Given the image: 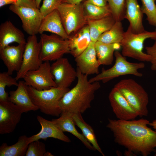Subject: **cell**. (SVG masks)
<instances>
[{"mask_svg": "<svg viewBox=\"0 0 156 156\" xmlns=\"http://www.w3.org/2000/svg\"><path fill=\"white\" fill-rule=\"evenodd\" d=\"M125 0H107L116 21H121L124 19Z\"/></svg>", "mask_w": 156, "mask_h": 156, "instance_id": "cell-32", "label": "cell"}, {"mask_svg": "<svg viewBox=\"0 0 156 156\" xmlns=\"http://www.w3.org/2000/svg\"><path fill=\"white\" fill-rule=\"evenodd\" d=\"M18 82L16 89L10 92L8 101L23 108L26 112L39 109L32 102L28 93V86L24 81H20Z\"/></svg>", "mask_w": 156, "mask_h": 156, "instance_id": "cell-22", "label": "cell"}, {"mask_svg": "<svg viewBox=\"0 0 156 156\" xmlns=\"http://www.w3.org/2000/svg\"><path fill=\"white\" fill-rule=\"evenodd\" d=\"M141 10L147 16L149 24L156 27V5L155 0H141Z\"/></svg>", "mask_w": 156, "mask_h": 156, "instance_id": "cell-31", "label": "cell"}, {"mask_svg": "<svg viewBox=\"0 0 156 156\" xmlns=\"http://www.w3.org/2000/svg\"><path fill=\"white\" fill-rule=\"evenodd\" d=\"M72 116L75 125L81 129L84 136L92 146L95 151H97L104 156L98 144L93 129L90 125L84 120L81 114L73 113L72 114Z\"/></svg>", "mask_w": 156, "mask_h": 156, "instance_id": "cell-26", "label": "cell"}, {"mask_svg": "<svg viewBox=\"0 0 156 156\" xmlns=\"http://www.w3.org/2000/svg\"><path fill=\"white\" fill-rule=\"evenodd\" d=\"M63 0H43L40 10L43 18L55 9H57Z\"/></svg>", "mask_w": 156, "mask_h": 156, "instance_id": "cell-34", "label": "cell"}, {"mask_svg": "<svg viewBox=\"0 0 156 156\" xmlns=\"http://www.w3.org/2000/svg\"><path fill=\"white\" fill-rule=\"evenodd\" d=\"M46 152L45 144L39 140L29 144L26 156H43Z\"/></svg>", "mask_w": 156, "mask_h": 156, "instance_id": "cell-33", "label": "cell"}, {"mask_svg": "<svg viewBox=\"0 0 156 156\" xmlns=\"http://www.w3.org/2000/svg\"><path fill=\"white\" fill-rule=\"evenodd\" d=\"M49 62H43L37 69L26 73L23 79L26 84L39 90L57 87Z\"/></svg>", "mask_w": 156, "mask_h": 156, "instance_id": "cell-10", "label": "cell"}, {"mask_svg": "<svg viewBox=\"0 0 156 156\" xmlns=\"http://www.w3.org/2000/svg\"><path fill=\"white\" fill-rule=\"evenodd\" d=\"M116 21L112 15L97 19H88L92 41L96 42L102 34L110 29Z\"/></svg>", "mask_w": 156, "mask_h": 156, "instance_id": "cell-24", "label": "cell"}, {"mask_svg": "<svg viewBox=\"0 0 156 156\" xmlns=\"http://www.w3.org/2000/svg\"><path fill=\"white\" fill-rule=\"evenodd\" d=\"M108 98L112 111L118 119L132 120L138 116L135 110L115 87L110 92Z\"/></svg>", "mask_w": 156, "mask_h": 156, "instance_id": "cell-14", "label": "cell"}, {"mask_svg": "<svg viewBox=\"0 0 156 156\" xmlns=\"http://www.w3.org/2000/svg\"><path fill=\"white\" fill-rule=\"evenodd\" d=\"M86 1L90 3L99 7L105 6L108 4L107 0H87Z\"/></svg>", "mask_w": 156, "mask_h": 156, "instance_id": "cell-37", "label": "cell"}, {"mask_svg": "<svg viewBox=\"0 0 156 156\" xmlns=\"http://www.w3.org/2000/svg\"><path fill=\"white\" fill-rule=\"evenodd\" d=\"M84 0H63L62 3L78 4L82 2Z\"/></svg>", "mask_w": 156, "mask_h": 156, "instance_id": "cell-39", "label": "cell"}, {"mask_svg": "<svg viewBox=\"0 0 156 156\" xmlns=\"http://www.w3.org/2000/svg\"><path fill=\"white\" fill-rule=\"evenodd\" d=\"M41 47V42L40 40L38 42L36 35L28 37L22 65L15 77L17 81L23 78L28 72L38 68L43 63L40 57Z\"/></svg>", "mask_w": 156, "mask_h": 156, "instance_id": "cell-9", "label": "cell"}, {"mask_svg": "<svg viewBox=\"0 0 156 156\" xmlns=\"http://www.w3.org/2000/svg\"><path fill=\"white\" fill-rule=\"evenodd\" d=\"M121 21H116L110 29L100 35L97 40L107 44H120L125 33Z\"/></svg>", "mask_w": 156, "mask_h": 156, "instance_id": "cell-28", "label": "cell"}, {"mask_svg": "<svg viewBox=\"0 0 156 156\" xmlns=\"http://www.w3.org/2000/svg\"><path fill=\"white\" fill-rule=\"evenodd\" d=\"M149 125L152 127L156 131V119L154 120L151 122H150Z\"/></svg>", "mask_w": 156, "mask_h": 156, "instance_id": "cell-41", "label": "cell"}, {"mask_svg": "<svg viewBox=\"0 0 156 156\" xmlns=\"http://www.w3.org/2000/svg\"><path fill=\"white\" fill-rule=\"evenodd\" d=\"M17 81L7 72L0 73V102L8 101L9 96L8 93L5 91V88L12 86H17L18 82Z\"/></svg>", "mask_w": 156, "mask_h": 156, "instance_id": "cell-30", "label": "cell"}, {"mask_svg": "<svg viewBox=\"0 0 156 156\" xmlns=\"http://www.w3.org/2000/svg\"><path fill=\"white\" fill-rule=\"evenodd\" d=\"M155 31H156V29H155Z\"/></svg>", "mask_w": 156, "mask_h": 156, "instance_id": "cell-45", "label": "cell"}, {"mask_svg": "<svg viewBox=\"0 0 156 156\" xmlns=\"http://www.w3.org/2000/svg\"><path fill=\"white\" fill-rule=\"evenodd\" d=\"M121 47L120 43L107 44L97 41L95 43V48L100 65H111L115 51L118 50Z\"/></svg>", "mask_w": 156, "mask_h": 156, "instance_id": "cell-25", "label": "cell"}, {"mask_svg": "<svg viewBox=\"0 0 156 156\" xmlns=\"http://www.w3.org/2000/svg\"><path fill=\"white\" fill-rule=\"evenodd\" d=\"M37 118L41 125V129L38 133L28 137V143L29 144L32 142L40 139L45 140L49 138L57 139L65 142H71L69 138L52 120H46L40 116H38Z\"/></svg>", "mask_w": 156, "mask_h": 156, "instance_id": "cell-17", "label": "cell"}, {"mask_svg": "<svg viewBox=\"0 0 156 156\" xmlns=\"http://www.w3.org/2000/svg\"><path fill=\"white\" fill-rule=\"evenodd\" d=\"M69 90L68 88L53 87L39 90L28 86L31 99L39 109L46 114L57 117L60 115L62 113L59 107L60 101Z\"/></svg>", "mask_w": 156, "mask_h": 156, "instance_id": "cell-3", "label": "cell"}, {"mask_svg": "<svg viewBox=\"0 0 156 156\" xmlns=\"http://www.w3.org/2000/svg\"><path fill=\"white\" fill-rule=\"evenodd\" d=\"M24 112L23 109L9 101L0 102V134L13 132Z\"/></svg>", "mask_w": 156, "mask_h": 156, "instance_id": "cell-12", "label": "cell"}, {"mask_svg": "<svg viewBox=\"0 0 156 156\" xmlns=\"http://www.w3.org/2000/svg\"><path fill=\"white\" fill-rule=\"evenodd\" d=\"M125 155L127 156H136V155L133 152L129 150H126L124 152Z\"/></svg>", "mask_w": 156, "mask_h": 156, "instance_id": "cell-40", "label": "cell"}, {"mask_svg": "<svg viewBox=\"0 0 156 156\" xmlns=\"http://www.w3.org/2000/svg\"><path fill=\"white\" fill-rule=\"evenodd\" d=\"M51 70L57 87L68 88L77 78V70L66 58L55 61L51 65Z\"/></svg>", "mask_w": 156, "mask_h": 156, "instance_id": "cell-13", "label": "cell"}, {"mask_svg": "<svg viewBox=\"0 0 156 156\" xmlns=\"http://www.w3.org/2000/svg\"><path fill=\"white\" fill-rule=\"evenodd\" d=\"M108 120L106 127L112 132L116 143L136 155L148 156L156 152V131L148 126V120Z\"/></svg>", "mask_w": 156, "mask_h": 156, "instance_id": "cell-1", "label": "cell"}, {"mask_svg": "<svg viewBox=\"0 0 156 156\" xmlns=\"http://www.w3.org/2000/svg\"><path fill=\"white\" fill-rule=\"evenodd\" d=\"M44 31L51 32L64 39H68L69 36L64 28L57 9H55L43 18L39 30V33L41 34Z\"/></svg>", "mask_w": 156, "mask_h": 156, "instance_id": "cell-20", "label": "cell"}, {"mask_svg": "<svg viewBox=\"0 0 156 156\" xmlns=\"http://www.w3.org/2000/svg\"><path fill=\"white\" fill-rule=\"evenodd\" d=\"M42 0H35L37 7L38 9L40 8V4Z\"/></svg>", "mask_w": 156, "mask_h": 156, "instance_id": "cell-42", "label": "cell"}, {"mask_svg": "<svg viewBox=\"0 0 156 156\" xmlns=\"http://www.w3.org/2000/svg\"><path fill=\"white\" fill-rule=\"evenodd\" d=\"M10 10L17 15L21 19L22 27L30 36L39 33V30L43 18L40 10L11 4Z\"/></svg>", "mask_w": 156, "mask_h": 156, "instance_id": "cell-11", "label": "cell"}, {"mask_svg": "<svg viewBox=\"0 0 156 156\" xmlns=\"http://www.w3.org/2000/svg\"><path fill=\"white\" fill-rule=\"evenodd\" d=\"M85 14L87 19H97L112 15L111 9L108 4L104 7H99L88 2L83 1Z\"/></svg>", "mask_w": 156, "mask_h": 156, "instance_id": "cell-29", "label": "cell"}, {"mask_svg": "<svg viewBox=\"0 0 156 156\" xmlns=\"http://www.w3.org/2000/svg\"><path fill=\"white\" fill-rule=\"evenodd\" d=\"M143 13L137 0H125L124 18L129 23V26L134 33L145 31L143 23Z\"/></svg>", "mask_w": 156, "mask_h": 156, "instance_id": "cell-18", "label": "cell"}, {"mask_svg": "<svg viewBox=\"0 0 156 156\" xmlns=\"http://www.w3.org/2000/svg\"><path fill=\"white\" fill-rule=\"evenodd\" d=\"M54 156L51 153L47 152H46L44 155L43 156Z\"/></svg>", "mask_w": 156, "mask_h": 156, "instance_id": "cell-43", "label": "cell"}, {"mask_svg": "<svg viewBox=\"0 0 156 156\" xmlns=\"http://www.w3.org/2000/svg\"><path fill=\"white\" fill-rule=\"evenodd\" d=\"M69 36V53L75 58L86 49L91 41L88 24Z\"/></svg>", "mask_w": 156, "mask_h": 156, "instance_id": "cell-19", "label": "cell"}, {"mask_svg": "<svg viewBox=\"0 0 156 156\" xmlns=\"http://www.w3.org/2000/svg\"><path fill=\"white\" fill-rule=\"evenodd\" d=\"M72 114L69 112H62L59 118L51 120L63 132L71 133L80 140L86 148L90 150L95 151L83 134L79 132L76 129V125L72 116Z\"/></svg>", "mask_w": 156, "mask_h": 156, "instance_id": "cell-23", "label": "cell"}, {"mask_svg": "<svg viewBox=\"0 0 156 156\" xmlns=\"http://www.w3.org/2000/svg\"><path fill=\"white\" fill-rule=\"evenodd\" d=\"M17 0H0V8L7 4H15Z\"/></svg>", "mask_w": 156, "mask_h": 156, "instance_id": "cell-38", "label": "cell"}, {"mask_svg": "<svg viewBox=\"0 0 156 156\" xmlns=\"http://www.w3.org/2000/svg\"><path fill=\"white\" fill-rule=\"evenodd\" d=\"M13 42L25 44L23 33L10 21L2 23L0 26V50Z\"/></svg>", "mask_w": 156, "mask_h": 156, "instance_id": "cell-21", "label": "cell"}, {"mask_svg": "<svg viewBox=\"0 0 156 156\" xmlns=\"http://www.w3.org/2000/svg\"><path fill=\"white\" fill-rule=\"evenodd\" d=\"M25 44L17 46L8 45L0 50V57L7 68V72L12 75L18 72L22 63Z\"/></svg>", "mask_w": 156, "mask_h": 156, "instance_id": "cell-15", "label": "cell"}, {"mask_svg": "<svg viewBox=\"0 0 156 156\" xmlns=\"http://www.w3.org/2000/svg\"><path fill=\"white\" fill-rule=\"evenodd\" d=\"M16 5L33 8H37L35 0H17Z\"/></svg>", "mask_w": 156, "mask_h": 156, "instance_id": "cell-36", "label": "cell"}, {"mask_svg": "<svg viewBox=\"0 0 156 156\" xmlns=\"http://www.w3.org/2000/svg\"><path fill=\"white\" fill-rule=\"evenodd\" d=\"M148 38L156 39V31L145 30L141 33L135 34L131 31L129 26L120 43L121 54L125 57H131L141 62H150V56L143 51L144 41Z\"/></svg>", "mask_w": 156, "mask_h": 156, "instance_id": "cell-6", "label": "cell"}, {"mask_svg": "<svg viewBox=\"0 0 156 156\" xmlns=\"http://www.w3.org/2000/svg\"><path fill=\"white\" fill-rule=\"evenodd\" d=\"M28 138L25 135L21 136L16 143L10 146L3 143L0 147V156H25L29 144Z\"/></svg>", "mask_w": 156, "mask_h": 156, "instance_id": "cell-27", "label": "cell"}, {"mask_svg": "<svg viewBox=\"0 0 156 156\" xmlns=\"http://www.w3.org/2000/svg\"><path fill=\"white\" fill-rule=\"evenodd\" d=\"M155 153L154 155V156H156V152Z\"/></svg>", "mask_w": 156, "mask_h": 156, "instance_id": "cell-44", "label": "cell"}, {"mask_svg": "<svg viewBox=\"0 0 156 156\" xmlns=\"http://www.w3.org/2000/svg\"><path fill=\"white\" fill-rule=\"evenodd\" d=\"M120 92L129 103L141 117L147 116L148 95L143 87L133 79L121 80L114 86Z\"/></svg>", "mask_w": 156, "mask_h": 156, "instance_id": "cell-4", "label": "cell"}, {"mask_svg": "<svg viewBox=\"0 0 156 156\" xmlns=\"http://www.w3.org/2000/svg\"><path fill=\"white\" fill-rule=\"evenodd\" d=\"M95 43L91 41L86 49L75 59L77 68L82 73L87 75L99 73L100 65L97 59Z\"/></svg>", "mask_w": 156, "mask_h": 156, "instance_id": "cell-16", "label": "cell"}, {"mask_svg": "<svg viewBox=\"0 0 156 156\" xmlns=\"http://www.w3.org/2000/svg\"><path fill=\"white\" fill-rule=\"evenodd\" d=\"M76 70V85L64 94L60 101L59 107L62 113L83 114L90 107L95 93L101 88L99 81L90 82L88 75L82 73L77 68Z\"/></svg>", "mask_w": 156, "mask_h": 156, "instance_id": "cell-2", "label": "cell"}, {"mask_svg": "<svg viewBox=\"0 0 156 156\" xmlns=\"http://www.w3.org/2000/svg\"><path fill=\"white\" fill-rule=\"evenodd\" d=\"M40 37V57L43 62L55 61L64 54L69 53L68 39L54 34L48 35L43 33Z\"/></svg>", "mask_w": 156, "mask_h": 156, "instance_id": "cell-8", "label": "cell"}, {"mask_svg": "<svg viewBox=\"0 0 156 156\" xmlns=\"http://www.w3.org/2000/svg\"><path fill=\"white\" fill-rule=\"evenodd\" d=\"M57 9L64 28L69 36L88 24L83 2L78 4L62 3Z\"/></svg>", "mask_w": 156, "mask_h": 156, "instance_id": "cell-7", "label": "cell"}, {"mask_svg": "<svg viewBox=\"0 0 156 156\" xmlns=\"http://www.w3.org/2000/svg\"><path fill=\"white\" fill-rule=\"evenodd\" d=\"M155 40L152 46L145 48L146 53L151 57L150 62L151 64V69L154 71H156V39Z\"/></svg>", "mask_w": 156, "mask_h": 156, "instance_id": "cell-35", "label": "cell"}, {"mask_svg": "<svg viewBox=\"0 0 156 156\" xmlns=\"http://www.w3.org/2000/svg\"><path fill=\"white\" fill-rule=\"evenodd\" d=\"M114 55L116 60L114 65L107 69L103 68L100 73L89 79L90 82L101 81L105 83L114 78L126 75H133L138 77L143 76L142 74L138 71V70L145 67L144 63L129 62L126 60V57L117 51L114 52Z\"/></svg>", "mask_w": 156, "mask_h": 156, "instance_id": "cell-5", "label": "cell"}]
</instances>
